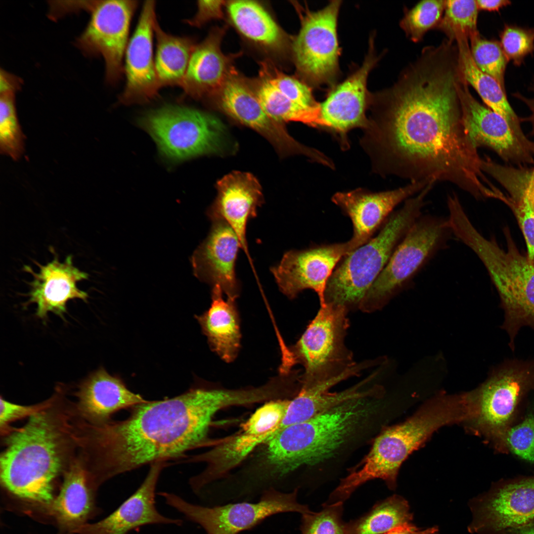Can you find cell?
I'll return each instance as SVG.
<instances>
[{
	"instance_id": "obj_1",
	"label": "cell",
	"mask_w": 534,
	"mask_h": 534,
	"mask_svg": "<svg viewBox=\"0 0 534 534\" xmlns=\"http://www.w3.org/2000/svg\"><path fill=\"white\" fill-rule=\"evenodd\" d=\"M465 81L457 49L443 42L424 47L391 87L372 94L359 141L372 172L449 182L475 199L490 198L494 185L463 121L459 88Z\"/></svg>"
},
{
	"instance_id": "obj_2",
	"label": "cell",
	"mask_w": 534,
	"mask_h": 534,
	"mask_svg": "<svg viewBox=\"0 0 534 534\" xmlns=\"http://www.w3.org/2000/svg\"><path fill=\"white\" fill-rule=\"evenodd\" d=\"M239 399L233 390L196 388L136 405L123 420L85 423L82 446L91 453L93 475L102 483L145 465L183 459L205 441L217 412Z\"/></svg>"
},
{
	"instance_id": "obj_3",
	"label": "cell",
	"mask_w": 534,
	"mask_h": 534,
	"mask_svg": "<svg viewBox=\"0 0 534 534\" xmlns=\"http://www.w3.org/2000/svg\"><path fill=\"white\" fill-rule=\"evenodd\" d=\"M53 402L29 417L23 427L11 430L0 458L4 488L20 498L48 505L54 499V482L76 442L68 415L52 410Z\"/></svg>"
},
{
	"instance_id": "obj_4",
	"label": "cell",
	"mask_w": 534,
	"mask_h": 534,
	"mask_svg": "<svg viewBox=\"0 0 534 534\" xmlns=\"http://www.w3.org/2000/svg\"><path fill=\"white\" fill-rule=\"evenodd\" d=\"M376 400L347 401L277 433L267 443V460L273 469L270 480L337 455L367 424L375 411Z\"/></svg>"
},
{
	"instance_id": "obj_5",
	"label": "cell",
	"mask_w": 534,
	"mask_h": 534,
	"mask_svg": "<svg viewBox=\"0 0 534 534\" xmlns=\"http://www.w3.org/2000/svg\"><path fill=\"white\" fill-rule=\"evenodd\" d=\"M452 234L478 256L486 267L499 296L504 311L501 328L515 349V341L524 327L534 329V261L520 253L507 235V249L484 237L467 215L456 219Z\"/></svg>"
},
{
	"instance_id": "obj_6",
	"label": "cell",
	"mask_w": 534,
	"mask_h": 534,
	"mask_svg": "<svg viewBox=\"0 0 534 534\" xmlns=\"http://www.w3.org/2000/svg\"><path fill=\"white\" fill-rule=\"evenodd\" d=\"M431 190L426 186L406 200L400 209L390 216L375 237L341 259L327 281L324 304L341 306L348 311L359 309L395 250L422 216Z\"/></svg>"
},
{
	"instance_id": "obj_7",
	"label": "cell",
	"mask_w": 534,
	"mask_h": 534,
	"mask_svg": "<svg viewBox=\"0 0 534 534\" xmlns=\"http://www.w3.org/2000/svg\"><path fill=\"white\" fill-rule=\"evenodd\" d=\"M474 413L469 392L434 397L404 422L381 432L364 457L366 469L387 483H396L403 462L435 432L444 426L464 424Z\"/></svg>"
},
{
	"instance_id": "obj_8",
	"label": "cell",
	"mask_w": 534,
	"mask_h": 534,
	"mask_svg": "<svg viewBox=\"0 0 534 534\" xmlns=\"http://www.w3.org/2000/svg\"><path fill=\"white\" fill-rule=\"evenodd\" d=\"M349 311L331 304L320 307L296 343L285 352L281 370L288 373L295 364L304 368L301 387H310L344 375L356 376L372 361L357 364L345 340Z\"/></svg>"
},
{
	"instance_id": "obj_9",
	"label": "cell",
	"mask_w": 534,
	"mask_h": 534,
	"mask_svg": "<svg viewBox=\"0 0 534 534\" xmlns=\"http://www.w3.org/2000/svg\"><path fill=\"white\" fill-rule=\"evenodd\" d=\"M470 392L475 413L465 427L504 453L505 434L514 424L521 403L534 392V359L504 360Z\"/></svg>"
},
{
	"instance_id": "obj_10",
	"label": "cell",
	"mask_w": 534,
	"mask_h": 534,
	"mask_svg": "<svg viewBox=\"0 0 534 534\" xmlns=\"http://www.w3.org/2000/svg\"><path fill=\"white\" fill-rule=\"evenodd\" d=\"M139 122L161 154L173 161L221 154L226 147L223 123L214 115L193 108L166 105L146 112Z\"/></svg>"
},
{
	"instance_id": "obj_11",
	"label": "cell",
	"mask_w": 534,
	"mask_h": 534,
	"mask_svg": "<svg viewBox=\"0 0 534 534\" xmlns=\"http://www.w3.org/2000/svg\"><path fill=\"white\" fill-rule=\"evenodd\" d=\"M451 234L447 219L432 215L419 218L366 293L359 309L371 312L383 307L410 283L446 245Z\"/></svg>"
},
{
	"instance_id": "obj_12",
	"label": "cell",
	"mask_w": 534,
	"mask_h": 534,
	"mask_svg": "<svg viewBox=\"0 0 534 534\" xmlns=\"http://www.w3.org/2000/svg\"><path fill=\"white\" fill-rule=\"evenodd\" d=\"M159 494L167 504L199 525L207 534H238L273 515L312 512L307 505L298 501V489L285 493L271 488L264 491L256 502L243 501L214 506L192 504L171 493L161 492Z\"/></svg>"
},
{
	"instance_id": "obj_13",
	"label": "cell",
	"mask_w": 534,
	"mask_h": 534,
	"mask_svg": "<svg viewBox=\"0 0 534 534\" xmlns=\"http://www.w3.org/2000/svg\"><path fill=\"white\" fill-rule=\"evenodd\" d=\"M295 5L301 22L292 45L297 70L311 87L331 85L339 72L337 21L341 1L332 0L316 11Z\"/></svg>"
},
{
	"instance_id": "obj_14",
	"label": "cell",
	"mask_w": 534,
	"mask_h": 534,
	"mask_svg": "<svg viewBox=\"0 0 534 534\" xmlns=\"http://www.w3.org/2000/svg\"><path fill=\"white\" fill-rule=\"evenodd\" d=\"M469 507L470 533L511 534L534 522V475L495 482Z\"/></svg>"
},
{
	"instance_id": "obj_15",
	"label": "cell",
	"mask_w": 534,
	"mask_h": 534,
	"mask_svg": "<svg viewBox=\"0 0 534 534\" xmlns=\"http://www.w3.org/2000/svg\"><path fill=\"white\" fill-rule=\"evenodd\" d=\"M137 5L136 0L94 1L90 19L77 40L78 47L86 54L102 56L109 83L118 82L124 74L130 27Z\"/></svg>"
},
{
	"instance_id": "obj_16",
	"label": "cell",
	"mask_w": 534,
	"mask_h": 534,
	"mask_svg": "<svg viewBox=\"0 0 534 534\" xmlns=\"http://www.w3.org/2000/svg\"><path fill=\"white\" fill-rule=\"evenodd\" d=\"M379 57L371 37L368 52L361 65L334 87L320 103L319 128L336 135L344 149L349 146V132L356 128L363 130L368 125L366 111L370 107L371 94L367 89V80Z\"/></svg>"
},
{
	"instance_id": "obj_17",
	"label": "cell",
	"mask_w": 534,
	"mask_h": 534,
	"mask_svg": "<svg viewBox=\"0 0 534 534\" xmlns=\"http://www.w3.org/2000/svg\"><path fill=\"white\" fill-rule=\"evenodd\" d=\"M356 248L350 239L291 250L270 270L280 290L288 298L293 299L303 291L311 289L317 293L323 307L326 284L334 268L344 256Z\"/></svg>"
},
{
	"instance_id": "obj_18",
	"label": "cell",
	"mask_w": 534,
	"mask_h": 534,
	"mask_svg": "<svg viewBox=\"0 0 534 534\" xmlns=\"http://www.w3.org/2000/svg\"><path fill=\"white\" fill-rule=\"evenodd\" d=\"M459 95L465 130L477 148L489 147L505 162L519 166L534 164V145L523 143L504 118L480 103L466 81L459 86Z\"/></svg>"
},
{
	"instance_id": "obj_19",
	"label": "cell",
	"mask_w": 534,
	"mask_h": 534,
	"mask_svg": "<svg viewBox=\"0 0 534 534\" xmlns=\"http://www.w3.org/2000/svg\"><path fill=\"white\" fill-rule=\"evenodd\" d=\"M154 0L145 1L135 29L125 53L124 74L126 83L119 97L125 105L149 102L160 89L155 70L153 50L154 27L157 21Z\"/></svg>"
},
{
	"instance_id": "obj_20",
	"label": "cell",
	"mask_w": 534,
	"mask_h": 534,
	"mask_svg": "<svg viewBox=\"0 0 534 534\" xmlns=\"http://www.w3.org/2000/svg\"><path fill=\"white\" fill-rule=\"evenodd\" d=\"M432 181H411L405 186L380 192L359 187L337 192L331 200L351 219L353 234L350 239L358 248L373 238L396 206L420 192Z\"/></svg>"
},
{
	"instance_id": "obj_21",
	"label": "cell",
	"mask_w": 534,
	"mask_h": 534,
	"mask_svg": "<svg viewBox=\"0 0 534 534\" xmlns=\"http://www.w3.org/2000/svg\"><path fill=\"white\" fill-rule=\"evenodd\" d=\"M50 250L53 255L52 260L44 265L34 261L39 268L38 272L27 265L23 268L33 276V280L28 282L30 290L26 295L29 299L24 305L36 303V315L44 321L49 312L63 318L69 301L78 299L86 302L89 298L88 293L79 289L77 285L88 279L89 274L74 266L72 255L61 262L54 250L52 248Z\"/></svg>"
},
{
	"instance_id": "obj_22",
	"label": "cell",
	"mask_w": 534,
	"mask_h": 534,
	"mask_svg": "<svg viewBox=\"0 0 534 534\" xmlns=\"http://www.w3.org/2000/svg\"><path fill=\"white\" fill-rule=\"evenodd\" d=\"M212 221L208 236L192 257L194 272L213 287L219 286L227 299L235 301L240 291L235 270L240 243L226 221L222 219Z\"/></svg>"
},
{
	"instance_id": "obj_23",
	"label": "cell",
	"mask_w": 534,
	"mask_h": 534,
	"mask_svg": "<svg viewBox=\"0 0 534 534\" xmlns=\"http://www.w3.org/2000/svg\"><path fill=\"white\" fill-rule=\"evenodd\" d=\"M169 462L150 464L147 476L138 489L115 511L93 524H84L73 531L78 534H129L137 528L152 524L179 525L181 521L162 515L155 506V492L162 470Z\"/></svg>"
},
{
	"instance_id": "obj_24",
	"label": "cell",
	"mask_w": 534,
	"mask_h": 534,
	"mask_svg": "<svg viewBox=\"0 0 534 534\" xmlns=\"http://www.w3.org/2000/svg\"><path fill=\"white\" fill-rule=\"evenodd\" d=\"M217 196L208 211L211 220L222 219L236 234L241 246L253 268L246 239V227L257 217V208L263 202L262 189L257 178L248 173L234 172L219 180Z\"/></svg>"
},
{
	"instance_id": "obj_25",
	"label": "cell",
	"mask_w": 534,
	"mask_h": 534,
	"mask_svg": "<svg viewBox=\"0 0 534 534\" xmlns=\"http://www.w3.org/2000/svg\"><path fill=\"white\" fill-rule=\"evenodd\" d=\"M75 395L79 411L93 424L109 421L115 412L148 401L130 391L121 379L102 368L81 383Z\"/></svg>"
},
{
	"instance_id": "obj_26",
	"label": "cell",
	"mask_w": 534,
	"mask_h": 534,
	"mask_svg": "<svg viewBox=\"0 0 534 534\" xmlns=\"http://www.w3.org/2000/svg\"><path fill=\"white\" fill-rule=\"evenodd\" d=\"M222 33L214 30L195 45L181 87L185 95L200 98L217 92L234 71L221 48Z\"/></svg>"
},
{
	"instance_id": "obj_27",
	"label": "cell",
	"mask_w": 534,
	"mask_h": 534,
	"mask_svg": "<svg viewBox=\"0 0 534 534\" xmlns=\"http://www.w3.org/2000/svg\"><path fill=\"white\" fill-rule=\"evenodd\" d=\"M349 377L344 375L312 387H301L297 395L290 400L277 434L289 426L307 421L347 401L372 396L373 391L365 387V380L341 392L330 391L332 387Z\"/></svg>"
},
{
	"instance_id": "obj_28",
	"label": "cell",
	"mask_w": 534,
	"mask_h": 534,
	"mask_svg": "<svg viewBox=\"0 0 534 534\" xmlns=\"http://www.w3.org/2000/svg\"><path fill=\"white\" fill-rule=\"evenodd\" d=\"M222 293L219 286L213 287L211 306L198 319L212 350L230 362L237 356L241 335L235 301L224 300Z\"/></svg>"
},
{
	"instance_id": "obj_29",
	"label": "cell",
	"mask_w": 534,
	"mask_h": 534,
	"mask_svg": "<svg viewBox=\"0 0 534 534\" xmlns=\"http://www.w3.org/2000/svg\"><path fill=\"white\" fill-rule=\"evenodd\" d=\"M285 414L284 406L276 400L258 408L242 425L239 434L221 445L223 458L232 465L238 464L256 447L274 437Z\"/></svg>"
},
{
	"instance_id": "obj_30",
	"label": "cell",
	"mask_w": 534,
	"mask_h": 534,
	"mask_svg": "<svg viewBox=\"0 0 534 534\" xmlns=\"http://www.w3.org/2000/svg\"><path fill=\"white\" fill-rule=\"evenodd\" d=\"M468 40L464 38L456 42L461 68L467 84L475 89L488 107L505 119L521 141L529 145H534V141L528 139L523 132L521 119L509 104L505 89L494 78L481 71L475 64Z\"/></svg>"
},
{
	"instance_id": "obj_31",
	"label": "cell",
	"mask_w": 534,
	"mask_h": 534,
	"mask_svg": "<svg viewBox=\"0 0 534 534\" xmlns=\"http://www.w3.org/2000/svg\"><path fill=\"white\" fill-rule=\"evenodd\" d=\"M48 505L59 523L72 531L85 524L93 497L83 464L76 461L70 465L58 495Z\"/></svg>"
},
{
	"instance_id": "obj_32",
	"label": "cell",
	"mask_w": 534,
	"mask_h": 534,
	"mask_svg": "<svg viewBox=\"0 0 534 534\" xmlns=\"http://www.w3.org/2000/svg\"><path fill=\"white\" fill-rule=\"evenodd\" d=\"M154 56L155 70L160 88L181 87L192 52L196 44L189 37L165 32L156 21Z\"/></svg>"
},
{
	"instance_id": "obj_33",
	"label": "cell",
	"mask_w": 534,
	"mask_h": 534,
	"mask_svg": "<svg viewBox=\"0 0 534 534\" xmlns=\"http://www.w3.org/2000/svg\"><path fill=\"white\" fill-rule=\"evenodd\" d=\"M226 8L234 26L246 38L268 48L283 45V33L259 3L252 0H231L226 3Z\"/></svg>"
},
{
	"instance_id": "obj_34",
	"label": "cell",
	"mask_w": 534,
	"mask_h": 534,
	"mask_svg": "<svg viewBox=\"0 0 534 534\" xmlns=\"http://www.w3.org/2000/svg\"><path fill=\"white\" fill-rule=\"evenodd\" d=\"M408 502L393 495L375 504L367 513L347 523L348 534H382L402 526L412 524Z\"/></svg>"
},
{
	"instance_id": "obj_35",
	"label": "cell",
	"mask_w": 534,
	"mask_h": 534,
	"mask_svg": "<svg viewBox=\"0 0 534 534\" xmlns=\"http://www.w3.org/2000/svg\"><path fill=\"white\" fill-rule=\"evenodd\" d=\"M255 93L265 112L275 121L298 122L319 128V111L306 108L281 93L262 76Z\"/></svg>"
},
{
	"instance_id": "obj_36",
	"label": "cell",
	"mask_w": 534,
	"mask_h": 534,
	"mask_svg": "<svg viewBox=\"0 0 534 534\" xmlns=\"http://www.w3.org/2000/svg\"><path fill=\"white\" fill-rule=\"evenodd\" d=\"M481 167L506 190L510 199L526 201L534 211V164L530 167L502 165L485 156Z\"/></svg>"
},
{
	"instance_id": "obj_37",
	"label": "cell",
	"mask_w": 534,
	"mask_h": 534,
	"mask_svg": "<svg viewBox=\"0 0 534 534\" xmlns=\"http://www.w3.org/2000/svg\"><path fill=\"white\" fill-rule=\"evenodd\" d=\"M478 10L476 0H445L443 15L436 28L450 41L470 40L479 33L477 26Z\"/></svg>"
},
{
	"instance_id": "obj_38",
	"label": "cell",
	"mask_w": 534,
	"mask_h": 534,
	"mask_svg": "<svg viewBox=\"0 0 534 534\" xmlns=\"http://www.w3.org/2000/svg\"><path fill=\"white\" fill-rule=\"evenodd\" d=\"M15 92H0V151L17 161L24 154L25 138L17 117Z\"/></svg>"
},
{
	"instance_id": "obj_39",
	"label": "cell",
	"mask_w": 534,
	"mask_h": 534,
	"mask_svg": "<svg viewBox=\"0 0 534 534\" xmlns=\"http://www.w3.org/2000/svg\"><path fill=\"white\" fill-rule=\"evenodd\" d=\"M445 3V0H423L406 9L400 26L407 38L414 43L421 41L427 31L437 27Z\"/></svg>"
},
{
	"instance_id": "obj_40",
	"label": "cell",
	"mask_w": 534,
	"mask_h": 534,
	"mask_svg": "<svg viewBox=\"0 0 534 534\" xmlns=\"http://www.w3.org/2000/svg\"><path fill=\"white\" fill-rule=\"evenodd\" d=\"M470 52L477 67L494 78L504 89V73L508 60L500 43L482 38L479 33L470 39Z\"/></svg>"
},
{
	"instance_id": "obj_41",
	"label": "cell",
	"mask_w": 534,
	"mask_h": 534,
	"mask_svg": "<svg viewBox=\"0 0 534 534\" xmlns=\"http://www.w3.org/2000/svg\"><path fill=\"white\" fill-rule=\"evenodd\" d=\"M343 502L324 503L319 512L302 515V534H348L347 523L342 518Z\"/></svg>"
},
{
	"instance_id": "obj_42",
	"label": "cell",
	"mask_w": 534,
	"mask_h": 534,
	"mask_svg": "<svg viewBox=\"0 0 534 534\" xmlns=\"http://www.w3.org/2000/svg\"><path fill=\"white\" fill-rule=\"evenodd\" d=\"M263 76L281 93L297 104L309 109L319 111L320 103L314 98L312 87L296 78L286 75L273 67L265 66Z\"/></svg>"
},
{
	"instance_id": "obj_43",
	"label": "cell",
	"mask_w": 534,
	"mask_h": 534,
	"mask_svg": "<svg viewBox=\"0 0 534 534\" xmlns=\"http://www.w3.org/2000/svg\"><path fill=\"white\" fill-rule=\"evenodd\" d=\"M504 453L510 452L519 459L534 464V413L529 412L505 434Z\"/></svg>"
},
{
	"instance_id": "obj_44",
	"label": "cell",
	"mask_w": 534,
	"mask_h": 534,
	"mask_svg": "<svg viewBox=\"0 0 534 534\" xmlns=\"http://www.w3.org/2000/svg\"><path fill=\"white\" fill-rule=\"evenodd\" d=\"M500 44L509 60L517 65L534 51V30L505 25L500 35Z\"/></svg>"
},
{
	"instance_id": "obj_45",
	"label": "cell",
	"mask_w": 534,
	"mask_h": 534,
	"mask_svg": "<svg viewBox=\"0 0 534 534\" xmlns=\"http://www.w3.org/2000/svg\"><path fill=\"white\" fill-rule=\"evenodd\" d=\"M507 204L514 211L527 247V257L534 261V211L526 201H514L508 197Z\"/></svg>"
},
{
	"instance_id": "obj_46",
	"label": "cell",
	"mask_w": 534,
	"mask_h": 534,
	"mask_svg": "<svg viewBox=\"0 0 534 534\" xmlns=\"http://www.w3.org/2000/svg\"><path fill=\"white\" fill-rule=\"evenodd\" d=\"M56 397H53L43 403L32 405H22L10 402L0 398V425L4 431L9 428L8 425L12 421L30 417L34 414L46 408L52 404Z\"/></svg>"
},
{
	"instance_id": "obj_47",
	"label": "cell",
	"mask_w": 534,
	"mask_h": 534,
	"mask_svg": "<svg viewBox=\"0 0 534 534\" xmlns=\"http://www.w3.org/2000/svg\"><path fill=\"white\" fill-rule=\"evenodd\" d=\"M225 3V1L223 0H199L196 14L185 22L190 26L199 27L211 20L222 18V7Z\"/></svg>"
},
{
	"instance_id": "obj_48",
	"label": "cell",
	"mask_w": 534,
	"mask_h": 534,
	"mask_svg": "<svg viewBox=\"0 0 534 534\" xmlns=\"http://www.w3.org/2000/svg\"><path fill=\"white\" fill-rule=\"evenodd\" d=\"M438 532L437 527L420 530L411 524L395 528L385 534H438Z\"/></svg>"
},
{
	"instance_id": "obj_49",
	"label": "cell",
	"mask_w": 534,
	"mask_h": 534,
	"mask_svg": "<svg viewBox=\"0 0 534 534\" xmlns=\"http://www.w3.org/2000/svg\"><path fill=\"white\" fill-rule=\"evenodd\" d=\"M19 79L1 70L0 80V91L12 90L15 91L20 87Z\"/></svg>"
},
{
	"instance_id": "obj_50",
	"label": "cell",
	"mask_w": 534,
	"mask_h": 534,
	"mask_svg": "<svg viewBox=\"0 0 534 534\" xmlns=\"http://www.w3.org/2000/svg\"><path fill=\"white\" fill-rule=\"evenodd\" d=\"M478 7L480 9L489 11H498L502 7L510 4L507 0H476Z\"/></svg>"
},
{
	"instance_id": "obj_51",
	"label": "cell",
	"mask_w": 534,
	"mask_h": 534,
	"mask_svg": "<svg viewBox=\"0 0 534 534\" xmlns=\"http://www.w3.org/2000/svg\"><path fill=\"white\" fill-rule=\"evenodd\" d=\"M512 534H534V522L517 530Z\"/></svg>"
}]
</instances>
